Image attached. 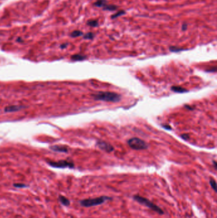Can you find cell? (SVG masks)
<instances>
[{
    "mask_svg": "<svg viewBox=\"0 0 217 218\" xmlns=\"http://www.w3.org/2000/svg\"><path fill=\"white\" fill-rule=\"evenodd\" d=\"M171 90L173 91L174 92L178 93H183L188 92L187 89H185V88H183L180 86H173V87H171Z\"/></svg>",
    "mask_w": 217,
    "mask_h": 218,
    "instance_id": "obj_10",
    "label": "cell"
},
{
    "mask_svg": "<svg viewBox=\"0 0 217 218\" xmlns=\"http://www.w3.org/2000/svg\"><path fill=\"white\" fill-rule=\"evenodd\" d=\"M170 49L171 51H172V52H179V51H181L183 50L181 48H178L176 47H171Z\"/></svg>",
    "mask_w": 217,
    "mask_h": 218,
    "instance_id": "obj_19",
    "label": "cell"
},
{
    "mask_svg": "<svg viewBox=\"0 0 217 218\" xmlns=\"http://www.w3.org/2000/svg\"><path fill=\"white\" fill-rule=\"evenodd\" d=\"M163 127H164V128H165V129H169V130H171V128L170 126H168V125H166V126H163Z\"/></svg>",
    "mask_w": 217,
    "mask_h": 218,
    "instance_id": "obj_24",
    "label": "cell"
},
{
    "mask_svg": "<svg viewBox=\"0 0 217 218\" xmlns=\"http://www.w3.org/2000/svg\"><path fill=\"white\" fill-rule=\"evenodd\" d=\"M213 164H214V166H215V169H216V165H217V163H216V162L215 161H213Z\"/></svg>",
    "mask_w": 217,
    "mask_h": 218,
    "instance_id": "obj_25",
    "label": "cell"
},
{
    "mask_svg": "<svg viewBox=\"0 0 217 218\" xmlns=\"http://www.w3.org/2000/svg\"><path fill=\"white\" fill-rule=\"evenodd\" d=\"M133 198L134 200H136V202H138L140 204L143 205V206L150 208V209H151L153 211H154L155 212L159 213V214H164V211L162 210V209H160L159 207L156 206V205H155L154 203H153L151 201H150L147 198H144V197H143L142 196H139V195H134Z\"/></svg>",
    "mask_w": 217,
    "mask_h": 218,
    "instance_id": "obj_3",
    "label": "cell"
},
{
    "mask_svg": "<svg viewBox=\"0 0 217 218\" xmlns=\"http://www.w3.org/2000/svg\"><path fill=\"white\" fill-rule=\"evenodd\" d=\"M14 186L16 187V188H22L26 187L27 185L24 184H22V183H16V184H14Z\"/></svg>",
    "mask_w": 217,
    "mask_h": 218,
    "instance_id": "obj_20",
    "label": "cell"
},
{
    "mask_svg": "<svg viewBox=\"0 0 217 218\" xmlns=\"http://www.w3.org/2000/svg\"><path fill=\"white\" fill-rule=\"evenodd\" d=\"M125 14V11H124V10H120V11L117 12L116 13V14H115L112 15L111 17V19H115V18H117V17H120V16H121L124 15Z\"/></svg>",
    "mask_w": 217,
    "mask_h": 218,
    "instance_id": "obj_15",
    "label": "cell"
},
{
    "mask_svg": "<svg viewBox=\"0 0 217 218\" xmlns=\"http://www.w3.org/2000/svg\"><path fill=\"white\" fill-rule=\"evenodd\" d=\"M187 24H183L182 25V30H183V31H185V30H187Z\"/></svg>",
    "mask_w": 217,
    "mask_h": 218,
    "instance_id": "obj_22",
    "label": "cell"
},
{
    "mask_svg": "<svg viewBox=\"0 0 217 218\" xmlns=\"http://www.w3.org/2000/svg\"><path fill=\"white\" fill-rule=\"evenodd\" d=\"M94 37V35L93 33H91V32L87 33L84 36V38L86 40H92L93 39Z\"/></svg>",
    "mask_w": 217,
    "mask_h": 218,
    "instance_id": "obj_17",
    "label": "cell"
},
{
    "mask_svg": "<svg viewBox=\"0 0 217 218\" xmlns=\"http://www.w3.org/2000/svg\"><path fill=\"white\" fill-rule=\"evenodd\" d=\"M97 146L103 151H105L106 152H110L111 151H113V147L112 146H111L110 144L104 142V141H98L97 143Z\"/></svg>",
    "mask_w": 217,
    "mask_h": 218,
    "instance_id": "obj_6",
    "label": "cell"
},
{
    "mask_svg": "<svg viewBox=\"0 0 217 218\" xmlns=\"http://www.w3.org/2000/svg\"><path fill=\"white\" fill-rule=\"evenodd\" d=\"M87 24L91 27H97L99 25V22L96 20H89L87 22Z\"/></svg>",
    "mask_w": 217,
    "mask_h": 218,
    "instance_id": "obj_13",
    "label": "cell"
},
{
    "mask_svg": "<svg viewBox=\"0 0 217 218\" xmlns=\"http://www.w3.org/2000/svg\"><path fill=\"white\" fill-rule=\"evenodd\" d=\"M22 108V107H20V106L11 105V106L7 107L5 109V111L7 112H16V111H19V110H21Z\"/></svg>",
    "mask_w": 217,
    "mask_h": 218,
    "instance_id": "obj_8",
    "label": "cell"
},
{
    "mask_svg": "<svg viewBox=\"0 0 217 218\" xmlns=\"http://www.w3.org/2000/svg\"><path fill=\"white\" fill-rule=\"evenodd\" d=\"M127 143L131 148L134 150H143L148 148L147 144L143 140L136 137L130 138Z\"/></svg>",
    "mask_w": 217,
    "mask_h": 218,
    "instance_id": "obj_4",
    "label": "cell"
},
{
    "mask_svg": "<svg viewBox=\"0 0 217 218\" xmlns=\"http://www.w3.org/2000/svg\"><path fill=\"white\" fill-rule=\"evenodd\" d=\"M94 5L97 7H103L105 5H106V0H98L97 2L94 3Z\"/></svg>",
    "mask_w": 217,
    "mask_h": 218,
    "instance_id": "obj_14",
    "label": "cell"
},
{
    "mask_svg": "<svg viewBox=\"0 0 217 218\" xmlns=\"http://www.w3.org/2000/svg\"><path fill=\"white\" fill-rule=\"evenodd\" d=\"M17 42H22V40L21 39V38H17Z\"/></svg>",
    "mask_w": 217,
    "mask_h": 218,
    "instance_id": "obj_26",
    "label": "cell"
},
{
    "mask_svg": "<svg viewBox=\"0 0 217 218\" xmlns=\"http://www.w3.org/2000/svg\"><path fill=\"white\" fill-rule=\"evenodd\" d=\"M67 45H68V44H62V45H61V48H62V49H64V48H66V47H67Z\"/></svg>",
    "mask_w": 217,
    "mask_h": 218,
    "instance_id": "obj_23",
    "label": "cell"
},
{
    "mask_svg": "<svg viewBox=\"0 0 217 218\" xmlns=\"http://www.w3.org/2000/svg\"><path fill=\"white\" fill-rule=\"evenodd\" d=\"M118 8V7L115 5H105L103 7L104 10H108V11H115Z\"/></svg>",
    "mask_w": 217,
    "mask_h": 218,
    "instance_id": "obj_12",
    "label": "cell"
},
{
    "mask_svg": "<svg viewBox=\"0 0 217 218\" xmlns=\"http://www.w3.org/2000/svg\"><path fill=\"white\" fill-rule=\"evenodd\" d=\"M70 35L73 38H76V37H79V36L83 35V33L79 30H75V31H73Z\"/></svg>",
    "mask_w": 217,
    "mask_h": 218,
    "instance_id": "obj_16",
    "label": "cell"
},
{
    "mask_svg": "<svg viewBox=\"0 0 217 218\" xmlns=\"http://www.w3.org/2000/svg\"><path fill=\"white\" fill-rule=\"evenodd\" d=\"M86 59V56L81 54H75L71 56V59L73 61H82Z\"/></svg>",
    "mask_w": 217,
    "mask_h": 218,
    "instance_id": "obj_11",
    "label": "cell"
},
{
    "mask_svg": "<svg viewBox=\"0 0 217 218\" xmlns=\"http://www.w3.org/2000/svg\"><path fill=\"white\" fill-rule=\"evenodd\" d=\"M210 184L211 187L213 188V189L215 192H216V181H215V179H210Z\"/></svg>",
    "mask_w": 217,
    "mask_h": 218,
    "instance_id": "obj_18",
    "label": "cell"
},
{
    "mask_svg": "<svg viewBox=\"0 0 217 218\" xmlns=\"http://www.w3.org/2000/svg\"><path fill=\"white\" fill-rule=\"evenodd\" d=\"M94 99L96 100H100L108 102H118L121 99V96L118 93L108 92V91H101L98 92L93 95Z\"/></svg>",
    "mask_w": 217,
    "mask_h": 218,
    "instance_id": "obj_1",
    "label": "cell"
},
{
    "mask_svg": "<svg viewBox=\"0 0 217 218\" xmlns=\"http://www.w3.org/2000/svg\"><path fill=\"white\" fill-rule=\"evenodd\" d=\"M181 137H182V138H183L185 140H187L189 138V135L188 134H183V135H182Z\"/></svg>",
    "mask_w": 217,
    "mask_h": 218,
    "instance_id": "obj_21",
    "label": "cell"
},
{
    "mask_svg": "<svg viewBox=\"0 0 217 218\" xmlns=\"http://www.w3.org/2000/svg\"><path fill=\"white\" fill-rule=\"evenodd\" d=\"M59 200L61 204H62L63 206H69L70 205V201L65 197H64L62 195H59Z\"/></svg>",
    "mask_w": 217,
    "mask_h": 218,
    "instance_id": "obj_9",
    "label": "cell"
},
{
    "mask_svg": "<svg viewBox=\"0 0 217 218\" xmlns=\"http://www.w3.org/2000/svg\"><path fill=\"white\" fill-rule=\"evenodd\" d=\"M111 199V198L109 197L102 196L95 198H89V199H85V200H81L80 202V203L83 207H91L99 206V205L103 204L106 200H110Z\"/></svg>",
    "mask_w": 217,
    "mask_h": 218,
    "instance_id": "obj_2",
    "label": "cell"
},
{
    "mask_svg": "<svg viewBox=\"0 0 217 218\" xmlns=\"http://www.w3.org/2000/svg\"><path fill=\"white\" fill-rule=\"evenodd\" d=\"M48 164L54 168L58 169H65V168H70L72 169L74 167V163L72 161L68 160H60L58 161H48Z\"/></svg>",
    "mask_w": 217,
    "mask_h": 218,
    "instance_id": "obj_5",
    "label": "cell"
},
{
    "mask_svg": "<svg viewBox=\"0 0 217 218\" xmlns=\"http://www.w3.org/2000/svg\"><path fill=\"white\" fill-rule=\"evenodd\" d=\"M50 149L52 151H57V152H68V149L67 147L65 146H53L50 147Z\"/></svg>",
    "mask_w": 217,
    "mask_h": 218,
    "instance_id": "obj_7",
    "label": "cell"
}]
</instances>
